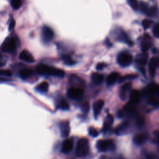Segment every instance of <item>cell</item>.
Masks as SVG:
<instances>
[{"instance_id": "6da1fadb", "label": "cell", "mask_w": 159, "mask_h": 159, "mask_svg": "<svg viewBox=\"0 0 159 159\" xmlns=\"http://www.w3.org/2000/svg\"><path fill=\"white\" fill-rule=\"evenodd\" d=\"M36 71L42 75L53 76L57 77H63L65 75L63 70L52 67L45 64H39L36 66Z\"/></svg>"}, {"instance_id": "7a4b0ae2", "label": "cell", "mask_w": 159, "mask_h": 159, "mask_svg": "<svg viewBox=\"0 0 159 159\" xmlns=\"http://www.w3.org/2000/svg\"><path fill=\"white\" fill-rule=\"evenodd\" d=\"M89 152V142L85 138L81 139L77 143L76 148V155L78 157H84Z\"/></svg>"}, {"instance_id": "3957f363", "label": "cell", "mask_w": 159, "mask_h": 159, "mask_svg": "<svg viewBox=\"0 0 159 159\" xmlns=\"http://www.w3.org/2000/svg\"><path fill=\"white\" fill-rule=\"evenodd\" d=\"M16 46L17 45L15 39L9 37L4 41L1 47V49L4 52L12 53L16 50Z\"/></svg>"}, {"instance_id": "277c9868", "label": "cell", "mask_w": 159, "mask_h": 159, "mask_svg": "<svg viewBox=\"0 0 159 159\" xmlns=\"http://www.w3.org/2000/svg\"><path fill=\"white\" fill-rule=\"evenodd\" d=\"M96 147L100 152H106L113 150L115 148V145L111 140H99L96 143Z\"/></svg>"}, {"instance_id": "5b68a950", "label": "cell", "mask_w": 159, "mask_h": 159, "mask_svg": "<svg viewBox=\"0 0 159 159\" xmlns=\"http://www.w3.org/2000/svg\"><path fill=\"white\" fill-rule=\"evenodd\" d=\"M118 63L122 67H126L130 65L132 61V55L126 52L120 53L117 58Z\"/></svg>"}, {"instance_id": "8992f818", "label": "cell", "mask_w": 159, "mask_h": 159, "mask_svg": "<svg viewBox=\"0 0 159 159\" xmlns=\"http://www.w3.org/2000/svg\"><path fill=\"white\" fill-rule=\"evenodd\" d=\"M84 94V90L81 88L78 87H71L68 89L67 95L68 96L73 99L79 100L82 99Z\"/></svg>"}, {"instance_id": "52a82bcc", "label": "cell", "mask_w": 159, "mask_h": 159, "mask_svg": "<svg viewBox=\"0 0 159 159\" xmlns=\"http://www.w3.org/2000/svg\"><path fill=\"white\" fill-rule=\"evenodd\" d=\"M41 34L42 39L45 43L50 42L54 38V32L53 30L50 27L46 25L43 27Z\"/></svg>"}, {"instance_id": "ba28073f", "label": "cell", "mask_w": 159, "mask_h": 159, "mask_svg": "<svg viewBox=\"0 0 159 159\" xmlns=\"http://www.w3.org/2000/svg\"><path fill=\"white\" fill-rule=\"evenodd\" d=\"M116 39L117 40L127 43L129 45H131L132 44V42L127 34L122 30H120L116 33Z\"/></svg>"}, {"instance_id": "9c48e42d", "label": "cell", "mask_w": 159, "mask_h": 159, "mask_svg": "<svg viewBox=\"0 0 159 159\" xmlns=\"http://www.w3.org/2000/svg\"><path fill=\"white\" fill-rule=\"evenodd\" d=\"M60 129L61 135L63 137H68L70 132V127L69 122L67 121H63L60 124Z\"/></svg>"}, {"instance_id": "30bf717a", "label": "cell", "mask_w": 159, "mask_h": 159, "mask_svg": "<svg viewBox=\"0 0 159 159\" xmlns=\"http://www.w3.org/2000/svg\"><path fill=\"white\" fill-rule=\"evenodd\" d=\"M159 66V58L157 57H153L149 63V73L152 76H153L155 73L156 68Z\"/></svg>"}, {"instance_id": "8fae6325", "label": "cell", "mask_w": 159, "mask_h": 159, "mask_svg": "<svg viewBox=\"0 0 159 159\" xmlns=\"http://www.w3.org/2000/svg\"><path fill=\"white\" fill-rule=\"evenodd\" d=\"M104 105V102L103 100H101V99L98 100L94 102L93 106V109L94 112V116L95 117H97L99 116Z\"/></svg>"}, {"instance_id": "7c38bea8", "label": "cell", "mask_w": 159, "mask_h": 159, "mask_svg": "<svg viewBox=\"0 0 159 159\" xmlns=\"http://www.w3.org/2000/svg\"><path fill=\"white\" fill-rule=\"evenodd\" d=\"M19 58L20 60L28 63H32L35 60L32 55L29 52L25 50L21 52L19 55Z\"/></svg>"}, {"instance_id": "4fadbf2b", "label": "cell", "mask_w": 159, "mask_h": 159, "mask_svg": "<svg viewBox=\"0 0 159 159\" xmlns=\"http://www.w3.org/2000/svg\"><path fill=\"white\" fill-rule=\"evenodd\" d=\"M140 97H141L140 93L138 90H136V89L132 90L130 93L129 102L135 105L136 104H137L139 102V101L140 99Z\"/></svg>"}, {"instance_id": "5bb4252c", "label": "cell", "mask_w": 159, "mask_h": 159, "mask_svg": "<svg viewBox=\"0 0 159 159\" xmlns=\"http://www.w3.org/2000/svg\"><path fill=\"white\" fill-rule=\"evenodd\" d=\"M131 86L132 85L130 83H125L121 86L119 91V94L122 99H125L126 98L127 94L130 91Z\"/></svg>"}, {"instance_id": "9a60e30c", "label": "cell", "mask_w": 159, "mask_h": 159, "mask_svg": "<svg viewBox=\"0 0 159 159\" xmlns=\"http://www.w3.org/2000/svg\"><path fill=\"white\" fill-rule=\"evenodd\" d=\"M114 122V117L111 114H108L103 124V127H102V130L104 132L107 131L109 130V129L111 127V126L112 125Z\"/></svg>"}, {"instance_id": "2e32d148", "label": "cell", "mask_w": 159, "mask_h": 159, "mask_svg": "<svg viewBox=\"0 0 159 159\" xmlns=\"http://www.w3.org/2000/svg\"><path fill=\"white\" fill-rule=\"evenodd\" d=\"M73 143L71 139H68L65 140L62 145V148H61L62 152L65 153L70 152L73 148Z\"/></svg>"}, {"instance_id": "e0dca14e", "label": "cell", "mask_w": 159, "mask_h": 159, "mask_svg": "<svg viewBox=\"0 0 159 159\" xmlns=\"http://www.w3.org/2000/svg\"><path fill=\"white\" fill-rule=\"evenodd\" d=\"M147 58H148L147 53L146 52H142V53H140L137 56L136 62L139 65L143 66L147 63Z\"/></svg>"}, {"instance_id": "ac0fdd59", "label": "cell", "mask_w": 159, "mask_h": 159, "mask_svg": "<svg viewBox=\"0 0 159 159\" xmlns=\"http://www.w3.org/2000/svg\"><path fill=\"white\" fill-rule=\"evenodd\" d=\"M147 139V136L144 134H138L135 135L133 139L134 143L137 145L143 144Z\"/></svg>"}, {"instance_id": "d6986e66", "label": "cell", "mask_w": 159, "mask_h": 159, "mask_svg": "<svg viewBox=\"0 0 159 159\" xmlns=\"http://www.w3.org/2000/svg\"><path fill=\"white\" fill-rule=\"evenodd\" d=\"M119 78V74L117 72H112L108 75L106 79L107 84L109 85L114 84Z\"/></svg>"}, {"instance_id": "ffe728a7", "label": "cell", "mask_w": 159, "mask_h": 159, "mask_svg": "<svg viewBox=\"0 0 159 159\" xmlns=\"http://www.w3.org/2000/svg\"><path fill=\"white\" fill-rule=\"evenodd\" d=\"M32 73H33V71L32 70L29 68H24L20 71L19 76L20 78H22L24 80H25L29 78L32 75Z\"/></svg>"}, {"instance_id": "44dd1931", "label": "cell", "mask_w": 159, "mask_h": 159, "mask_svg": "<svg viewBox=\"0 0 159 159\" xmlns=\"http://www.w3.org/2000/svg\"><path fill=\"white\" fill-rule=\"evenodd\" d=\"M70 81L73 84L76 85V86H75V87L81 88V86L83 87L84 85V84L83 82V81L81 80V79H80L78 76L74 75L70 76Z\"/></svg>"}, {"instance_id": "7402d4cb", "label": "cell", "mask_w": 159, "mask_h": 159, "mask_svg": "<svg viewBox=\"0 0 159 159\" xmlns=\"http://www.w3.org/2000/svg\"><path fill=\"white\" fill-rule=\"evenodd\" d=\"M91 78H92V80H93V83L96 84H99L101 83L104 79L103 75L100 73H93Z\"/></svg>"}, {"instance_id": "603a6c76", "label": "cell", "mask_w": 159, "mask_h": 159, "mask_svg": "<svg viewBox=\"0 0 159 159\" xmlns=\"http://www.w3.org/2000/svg\"><path fill=\"white\" fill-rule=\"evenodd\" d=\"M129 123L127 121L122 123L121 124H120L116 129H115V133L119 135L122 134L123 132H124L129 127Z\"/></svg>"}, {"instance_id": "cb8c5ba5", "label": "cell", "mask_w": 159, "mask_h": 159, "mask_svg": "<svg viewBox=\"0 0 159 159\" xmlns=\"http://www.w3.org/2000/svg\"><path fill=\"white\" fill-rule=\"evenodd\" d=\"M49 84L47 81H42L36 87V90L40 93H45L48 89Z\"/></svg>"}, {"instance_id": "d4e9b609", "label": "cell", "mask_w": 159, "mask_h": 159, "mask_svg": "<svg viewBox=\"0 0 159 159\" xmlns=\"http://www.w3.org/2000/svg\"><path fill=\"white\" fill-rule=\"evenodd\" d=\"M57 107L62 110H67L69 109V104L65 99H60L58 101Z\"/></svg>"}, {"instance_id": "484cf974", "label": "cell", "mask_w": 159, "mask_h": 159, "mask_svg": "<svg viewBox=\"0 0 159 159\" xmlns=\"http://www.w3.org/2000/svg\"><path fill=\"white\" fill-rule=\"evenodd\" d=\"M61 59L64 62V63L67 65H73L75 63V61L68 55H62Z\"/></svg>"}, {"instance_id": "4316f807", "label": "cell", "mask_w": 159, "mask_h": 159, "mask_svg": "<svg viewBox=\"0 0 159 159\" xmlns=\"http://www.w3.org/2000/svg\"><path fill=\"white\" fill-rule=\"evenodd\" d=\"M150 46H151V42H150L149 40L147 39H145L144 41L142 43L141 49L143 52H146L150 48Z\"/></svg>"}, {"instance_id": "83f0119b", "label": "cell", "mask_w": 159, "mask_h": 159, "mask_svg": "<svg viewBox=\"0 0 159 159\" xmlns=\"http://www.w3.org/2000/svg\"><path fill=\"white\" fill-rule=\"evenodd\" d=\"M148 102L150 104L157 107L159 106V99L156 97H153V96H150L148 98Z\"/></svg>"}, {"instance_id": "f1b7e54d", "label": "cell", "mask_w": 159, "mask_h": 159, "mask_svg": "<svg viewBox=\"0 0 159 159\" xmlns=\"http://www.w3.org/2000/svg\"><path fill=\"white\" fill-rule=\"evenodd\" d=\"M137 77V75H136L130 74V75H125V76H122V77H119V78L118 80H119V82L121 83V82L125 81L127 80H132V79H134V78H135Z\"/></svg>"}, {"instance_id": "f546056e", "label": "cell", "mask_w": 159, "mask_h": 159, "mask_svg": "<svg viewBox=\"0 0 159 159\" xmlns=\"http://www.w3.org/2000/svg\"><path fill=\"white\" fill-rule=\"evenodd\" d=\"M130 7L134 10L136 11L139 9V3L137 0H127Z\"/></svg>"}, {"instance_id": "4dcf8cb0", "label": "cell", "mask_w": 159, "mask_h": 159, "mask_svg": "<svg viewBox=\"0 0 159 159\" xmlns=\"http://www.w3.org/2000/svg\"><path fill=\"white\" fill-rule=\"evenodd\" d=\"M11 6L14 9H18L22 4L21 0H11Z\"/></svg>"}, {"instance_id": "1f68e13d", "label": "cell", "mask_w": 159, "mask_h": 159, "mask_svg": "<svg viewBox=\"0 0 159 159\" xmlns=\"http://www.w3.org/2000/svg\"><path fill=\"white\" fill-rule=\"evenodd\" d=\"M124 109L125 111L131 112H134L135 110V104L129 102L124 107Z\"/></svg>"}, {"instance_id": "d6a6232c", "label": "cell", "mask_w": 159, "mask_h": 159, "mask_svg": "<svg viewBox=\"0 0 159 159\" xmlns=\"http://www.w3.org/2000/svg\"><path fill=\"white\" fill-rule=\"evenodd\" d=\"M139 7H140L141 11H142L143 14H146V13H147L148 9V7L147 4L145 2H140V4H139Z\"/></svg>"}, {"instance_id": "836d02e7", "label": "cell", "mask_w": 159, "mask_h": 159, "mask_svg": "<svg viewBox=\"0 0 159 159\" xmlns=\"http://www.w3.org/2000/svg\"><path fill=\"white\" fill-rule=\"evenodd\" d=\"M0 76H1L10 77V76H12V71L9 70L0 69Z\"/></svg>"}, {"instance_id": "e575fe53", "label": "cell", "mask_w": 159, "mask_h": 159, "mask_svg": "<svg viewBox=\"0 0 159 159\" xmlns=\"http://www.w3.org/2000/svg\"><path fill=\"white\" fill-rule=\"evenodd\" d=\"M157 12V9L155 7H148V9L146 13V15L148 16H153L156 14Z\"/></svg>"}, {"instance_id": "d590c367", "label": "cell", "mask_w": 159, "mask_h": 159, "mask_svg": "<svg viewBox=\"0 0 159 159\" xmlns=\"http://www.w3.org/2000/svg\"><path fill=\"white\" fill-rule=\"evenodd\" d=\"M136 124H137V125L139 127H142V126L144 125L145 124V119L143 116H139L137 118V120H136Z\"/></svg>"}, {"instance_id": "8d00e7d4", "label": "cell", "mask_w": 159, "mask_h": 159, "mask_svg": "<svg viewBox=\"0 0 159 159\" xmlns=\"http://www.w3.org/2000/svg\"><path fill=\"white\" fill-rule=\"evenodd\" d=\"M152 24V21L149 20V19H144L142 21V26L144 29H148Z\"/></svg>"}, {"instance_id": "74e56055", "label": "cell", "mask_w": 159, "mask_h": 159, "mask_svg": "<svg viewBox=\"0 0 159 159\" xmlns=\"http://www.w3.org/2000/svg\"><path fill=\"white\" fill-rule=\"evenodd\" d=\"M152 32L153 35L159 38V24H156L153 26V29H152Z\"/></svg>"}, {"instance_id": "f35d334b", "label": "cell", "mask_w": 159, "mask_h": 159, "mask_svg": "<svg viewBox=\"0 0 159 159\" xmlns=\"http://www.w3.org/2000/svg\"><path fill=\"white\" fill-rule=\"evenodd\" d=\"M88 132H89V134L90 135L95 137H97L99 134L98 133V131L94 127H89V130H88Z\"/></svg>"}, {"instance_id": "ab89813d", "label": "cell", "mask_w": 159, "mask_h": 159, "mask_svg": "<svg viewBox=\"0 0 159 159\" xmlns=\"http://www.w3.org/2000/svg\"><path fill=\"white\" fill-rule=\"evenodd\" d=\"M81 109H82V111L85 112V113H87L88 112L89 110V104L88 102H84L82 105H81Z\"/></svg>"}, {"instance_id": "60d3db41", "label": "cell", "mask_w": 159, "mask_h": 159, "mask_svg": "<svg viewBox=\"0 0 159 159\" xmlns=\"http://www.w3.org/2000/svg\"><path fill=\"white\" fill-rule=\"evenodd\" d=\"M6 63V60L5 57L2 55H0V67L5 65Z\"/></svg>"}, {"instance_id": "b9f144b4", "label": "cell", "mask_w": 159, "mask_h": 159, "mask_svg": "<svg viewBox=\"0 0 159 159\" xmlns=\"http://www.w3.org/2000/svg\"><path fill=\"white\" fill-rule=\"evenodd\" d=\"M106 66V64L104 63H99L97 64L96 66V68L98 70H102L104 67Z\"/></svg>"}, {"instance_id": "7bdbcfd3", "label": "cell", "mask_w": 159, "mask_h": 159, "mask_svg": "<svg viewBox=\"0 0 159 159\" xmlns=\"http://www.w3.org/2000/svg\"><path fill=\"white\" fill-rule=\"evenodd\" d=\"M14 26H15V22H14V20L13 19H12V20L11 21V22L9 24V30L12 29L14 27Z\"/></svg>"}, {"instance_id": "ee69618b", "label": "cell", "mask_w": 159, "mask_h": 159, "mask_svg": "<svg viewBox=\"0 0 159 159\" xmlns=\"http://www.w3.org/2000/svg\"><path fill=\"white\" fill-rule=\"evenodd\" d=\"M155 94H157L159 95V85L156 84L155 88Z\"/></svg>"}, {"instance_id": "f6af8a7d", "label": "cell", "mask_w": 159, "mask_h": 159, "mask_svg": "<svg viewBox=\"0 0 159 159\" xmlns=\"http://www.w3.org/2000/svg\"><path fill=\"white\" fill-rule=\"evenodd\" d=\"M155 135L156 137V138L158 139V140L159 141V130H157L155 132Z\"/></svg>"}]
</instances>
